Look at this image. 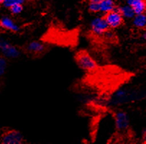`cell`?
<instances>
[{
  "label": "cell",
  "instance_id": "24",
  "mask_svg": "<svg viewBox=\"0 0 146 144\" xmlns=\"http://www.w3.org/2000/svg\"><path fill=\"white\" fill-rule=\"evenodd\" d=\"M2 5V0H0V7Z\"/></svg>",
  "mask_w": 146,
  "mask_h": 144
},
{
  "label": "cell",
  "instance_id": "17",
  "mask_svg": "<svg viewBox=\"0 0 146 144\" xmlns=\"http://www.w3.org/2000/svg\"><path fill=\"white\" fill-rule=\"evenodd\" d=\"M7 67V59L3 56H0V77H2L5 74Z\"/></svg>",
  "mask_w": 146,
  "mask_h": 144
},
{
  "label": "cell",
  "instance_id": "12",
  "mask_svg": "<svg viewBox=\"0 0 146 144\" xmlns=\"http://www.w3.org/2000/svg\"><path fill=\"white\" fill-rule=\"evenodd\" d=\"M133 27L137 29H144L146 27V14H137L132 19Z\"/></svg>",
  "mask_w": 146,
  "mask_h": 144
},
{
  "label": "cell",
  "instance_id": "6",
  "mask_svg": "<svg viewBox=\"0 0 146 144\" xmlns=\"http://www.w3.org/2000/svg\"><path fill=\"white\" fill-rule=\"evenodd\" d=\"M24 141L23 133L17 130H8L0 137V142L3 144H22Z\"/></svg>",
  "mask_w": 146,
  "mask_h": 144
},
{
  "label": "cell",
  "instance_id": "16",
  "mask_svg": "<svg viewBox=\"0 0 146 144\" xmlns=\"http://www.w3.org/2000/svg\"><path fill=\"white\" fill-rule=\"evenodd\" d=\"M25 2V0H2V6L7 9H9L11 6L15 4L24 5Z\"/></svg>",
  "mask_w": 146,
  "mask_h": 144
},
{
  "label": "cell",
  "instance_id": "18",
  "mask_svg": "<svg viewBox=\"0 0 146 144\" xmlns=\"http://www.w3.org/2000/svg\"><path fill=\"white\" fill-rule=\"evenodd\" d=\"M112 30H111V29H109V30L104 33V35H103L104 38L107 40H108V41H111V40L115 39V34L114 33V32H113Z\"/></svg>",
  "mask_w": 146,
  "mask_h": 144
},
{
  "label": "cell",
  "instance_id": "15",
  "mask_svg": "<svg viewBox=\"0 0 146 144\" xmlns=\"http://www.w3.org/2000/svg\"><path fill=\"white\" fill-rule=\"evenodd\" d=\"M9 11L12 15H19L24 10V5L23 4H15L9 8Z\"/></svg>",
  "mask_w": 146,
  "mask_h": 144
},
{
  "label": "cell",
  "instance_id": "19",
  "mask_svg": "<svg viewBox=\"0 0 146 144\" xmlns=\"http://www.w3.org/2000/svg\"><path fill=\"white\" fill-rule=\"evenodd\" d=\"M139 1H140V0H126L125 2H126L127 4H128V5H130V6H132V5H133L135 3L139 2Z\"/></svg>",
  "mask_w": 146,
  "mask_h": 144
},
{
  "label": "cell",
  "instance_id": "20",
  "mask_svg": "<svg viewBox=\"0 0 146 144\" xmlns=\"http://www.w3.org/2000/svg\"><path fill=\"white\" fill-rule=\"evenodd\" d=\"M142 138H143V141L146 143V128L143 131V135H142Z\"/></svg>",
  "mask_w": 146,
  "mask_h": 144
},
{
  "label": "cell",
  "instance_id": "5",
  "mask_svg": "<svg viewBox=\"0 0 146 144\" xmlns=\"http://www.w3.org/2000/svg\"><path fill=\"white\" fill-rule=\"evenodd\" d=\"M109 26L104 17V15H97L91 20L89 30L91 33L97 37H103L104 33L109 30Z\"/></svg>",
  "mask_w": 146,
  "mask_h": 144
},
{
  "label": "cell",
  "instance_id": "22",
  "mask_svg": "<svg viewBox=\"0 0 146 144\" xmlns=\"http://www.w3.org/2000/svg\"><path fill=\"white\" fill-rule=\"evenodd\" d=\"M89 2H100L102 0H88Z\"/></svg>",
  "mask_w": 146,
  "mask_h": 144
},
{
  "label": "cell",
  "instance_id": "23",
  "mask_svg": "<svg viewBox=\"0 0 146 144\" xmlns=\"http://www.w3.org/2000/svg\"><path fill=\"white\" fill-rule=\"evenodd\" d=\"M117 2H125L126 0H115Z\"/></svg>",
  "mask_w": 146,
  "mask_h": 144
},
{
  "label": "cell",
  "instance_id": "13",
  "mask_svg": "<svg viewBox=\"0 0 146 144\" xmlns=\"http://www.w3.org/2000/svg\"><path fill=\"white\" fill-rule=\"evenodd\" d=\"M132 7L134 9L135 15L137 14H143L146 12V1L145 0H140L132 5Z\"/></svg>",
  "mask_w": 146,
  "mask_h": 144
},
{
  "label": "cell",
  "instance_id": "8",
  "mask_svg": "<svg viewBox=\"0 0 146 144\" xmlns=\"http://www.w3.org/2000/svg\"><path fill=\"white\" fill-rule=\"evenodd\" d=\"M0 27L14 33H17L21 31L20 25L9 16H2L0 17Z\"/></svg>",
  "mask_w": 146,
  "mask_h": 144
},
{
  "label": "cell",
  "instance_id": "2",
  "mask_svg": "<svg viewBox=\"0 0 146 144\" xmlns=\"http://www.w3.org/2000/svg\"><path fill=\"white\" fill-rule=\"evenodd\" d=\"M75 61L80 69L86 72L92 73L98 69V63L94 58L84 51H79L75 56Z\"/></svg>",
  "mask_w": 146,
  "mask_h": 144
},
{
  "label": "cell",
  "instance_id": "10",
  "mask_svg": "<svg viewBox=\"0 0 146 144\" xmlns=\"http://www.w3.org/2000/svg\"><path fill=\"white\" fill-rule=\"evenodd\" d=\"M117 10L119 11V13L124 18V20H132L133 17L135 15V13L134 12V9L128 4H122V5H117Z\"/></svg>",
  "mask_w": 146,
  "mask_h": 144
},
{
  "label": "cell",
  "instance_id": "21",
  "mask_svg": "<svg viewBox=\"0 0 146 144\" xmlns=\"http://www.w3.org/2000/svg\"><path fill=\"white\" fill-rule=\"evenodd\" d=\"M141 38L143 40V41H146V31H144L141 35Z\"/></svg>",
  "mask_w": 146,
  "mask_h": 144
},
{
  "label": "cell",
  "instance_id": "14",
  "mask_svg": "<svg viewBox=\"0 0 146 144\" xmlns=\"http://www.w3.org/2000/svg\"><path fill=\"white\" fill-rule=\"evenodd\" d=\"M87 9L90 13L94 15L100 14V3L95 2H89L87 5Z\"/></svg>",
  "mask_w": 146,
  "mask_h": 144
},
{
  "label": "cell",
  "instance_id": "1",
  "mask_svg": "<svg viewBox=\"0 0 146 144\" xmlns=\"http://www.w3.org/2000/svg\"><path fill=\"white\" fill-rule=\"evenodd\" d=\"M145 96V94L140 90L122 87L117 89L107 99V102L108 105L111 107H119L139 100Z\"/></svg>",
  "mask_w": 146,
  "mask_h": 144
},
{
  "label": "cell",
  "instance_id": "9",
  "mask_svg": "<svg viewBox=\"0 0 146 144\" xmlns=\"http://www.w3.org/2000/svg\"><path fill=\"white\" fill-rule=\"evenodd\" d=\"M46 45L40 41H30L26 45L25 50L29 53L34 56H39L44 53L46 51Z\"/></svg>",
  "mask_w": 146,
  "mask_h": 144
},
{
  "label": "cell",
  "instance_id": "11",
  "mask_svg": "<svg viewBox=\"0 0 146 144\" xmlns=\"http://www.w3.org/2000/svg\"><path fill=\"white\" fill-rule=\"evenodd\" d=\"M99 3H100V14L102 15L112 10H115L117 7V2L115 0H102Z\"/></svg>",
  "mask_w": 146,
  "mask_h": 144
},
{
  "label": "cell",
  "instance_id": "3",
  "mask_svg": "<svg viewBox=\"0 0 146 144\" xmlns=\"http://www.w3.org/2000/svg\"><path fill=\"white\" fill-rule=\"evenodd\" d=\"M0 53L7 59H16L21 56V51L18 47L2 37H0Z\"/></svg>",
  "mask_w": 146,
  "mask_h": 144
},
{
  "label": "cell",
  "instance_id": "4",
  "mask_svg": "<svg viewBox=\"0 0 146 144\" xmlns=\"http://www.w3.org/2000/svg\"><path fill=\"white\" fill-rule=\"evenodd\" d=\"M115 128L117 132L125 133L129 130L130 120L127 113L122 110H118L114 113L113 115Z\"/></svg>",
  "mask_w": 146,
  "mask_h": 144
},
{
  "label": "cell",
  "instance_id": "7",
  "mask_svg": "<svg viewBox=\"0 0 146 144\" xmlns=\"http://www.w3.org/2000/svg\"><path fill=\"white\" fill-rule=\"evenodd\" d=\"M104 17L108 25L109 28L111 30H116L119 28L123 25L125 21L124 18L122 17L117 9H115V10H112L104 15Z\"/></svg>",
  "mask_w": 146,
  "mask_h": 144
}]
</instances>
